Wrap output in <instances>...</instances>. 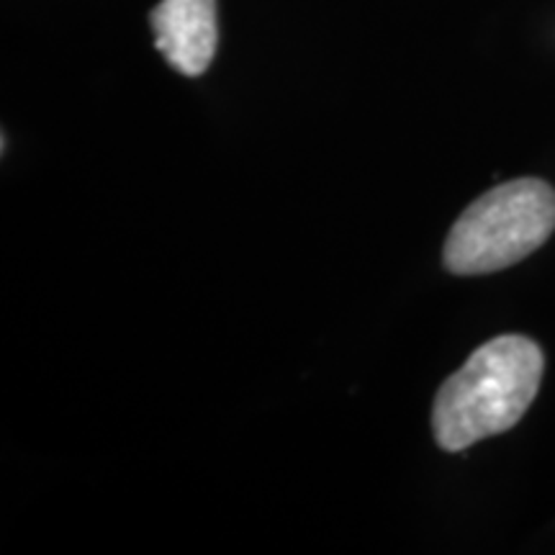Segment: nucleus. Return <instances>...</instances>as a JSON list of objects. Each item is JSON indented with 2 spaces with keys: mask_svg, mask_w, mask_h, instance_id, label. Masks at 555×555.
<instances>
[{
  "mask_svg": "<svg viewBox=\"0 0 555 555\" xmlns=\"http://www.w3.org/2000/svg\"><path fill=\"white\" fill-rule=\"evenodd\" d=\"M155 47L178 73L198 78L219 44L217 0H159L150 13Z\"/></svg>",
  "mask_w": 555,
  "mask_h": 555,
  "instance_id": "3",
  "label": "nucleus"
},
{
  "mask_svg": "<svg viewBox=\"0 0 555 555\" xmlns=\"http://www.w3.org/2000/svg\"><path fill=\"white\" fill-rule=\"evenodd\" d=\"M555 229V189L517 178L478 196L450 229L442 260L453 275L496 273L543 247Z\"/></svg>",
  "mask_w": 555,
  "mask_h": 555,
  "instance_id": "2",
  "label": "nucleus"
},
{
  "mask_svg": "<svg viewBox=\"0 0 555 555\" xmlns=\"http://www.w3.org/2000/svg\"><path fill=\"white\" fill-rule=\"evenodd\" d=\"M543 373L545 356L530 337L489 339L437 391L433 406L437 446L461 453L515 427L535 401Z\"/></svg>",
  "mask_w": 555,
  "mask_h": 555,
  "instance_id": "1",
  "label": "nucleus"
}]
</instances>
